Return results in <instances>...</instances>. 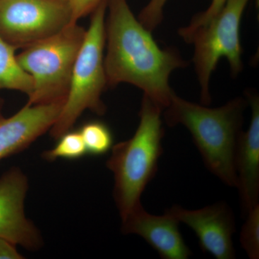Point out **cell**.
<instances>
[{
  "label": "cell",
  "instance_id": "17",
  "mask_svg": "<svg viewBox=\"0 0 259 259\" xmlns=\"http://www.w3.org/2000/svg\"><path fill=\"white\" fill-rule=\"evenodd\" d=\"M168 0H150L139 16L140 23L152 32L161 23L163 18V8Z\"/></svg>",
  "mask_w": 259,
  "mask_h": 259
},
{
  "label": "cell",
  "instance_id": "6",
  "mask_svg": "<svg viewBox=\"0 0 259 259\" xmlns=\"http://www.w3.org/2000/svg\"><path fill=\"white\" fill-rule=\"evenodd\" d=\"M248 1L227 0L221 11L205 25L191 31L179 30L186 42L194 44L193 62L203 105L211 103L209 82L222 58L229 63L233 76L243 69L240 27Z\"/></svg>",
  "mask_w": 259,
  "mask_h": 259
},
{
  "label": "cell",
  "instance_id": "9",
  "mask_svg": "<svg viewBox=\"0 0 259 259\" xmlns=\"http://www.w3.org/2000/svg\"><path fill=\"white\" fill-rule=\"evenodd\" d=\"M28 180L18 168L0 177V238L30 250L38 249L42 238L25 214Z\"/></svg>",
  "mask_w": 259,
  "mask_h": 259
},
{
  "label": "cell",
  "instance_id": "15",
  "mask_svg": "<svg viewBox=\"0 0 259 259\" xmlns=\"http://www.w3.org/2000/svg\"><path fill=\"white\" fill-rule=\"evenodd\" d=\"M55 147L42 153V158L54 161L58 158L74 160L87 153L86 148L79 131H68L59 137Z\"/></svg>",
  "mask_w": 259,
  "mask_h": 259
},
{
  "label": "cell",
  "instance_id": "18",
  "mask_svg": "<svg viewBox=\"0 0 259 259\" xmlns=\"http://www.w3.org/2000/svg\"><path fill=\"white\" fill-rule=\"evenodd\" d=\"M105 0H66L71 12V23H78L81 18L93 13Z\"/></svg>",
  "mask_w": 259,
  "mask_h": 259
},
{
  "label": "cell",
  "instance_id": "13",
  "mask_svg": "<svg viewBox=\"0 0 259 259\" xmlns=\"http://www.w3.org/2000/svg\"><path fill=\"white\" fill-rule=\"evenodd\" d=\"M15 49L0 35V90L20 92L30 97L32 81L19 64Z\"/></svg>",
  "mask_w": 259,
  "mask_h": 259
},
{
  "label": "cell",
  "instance_id": "10",
  "mask_svg": "<svg viewBox=\"0 0 259 259\" xmlns=\"http://www.w3.org/2000/svg\"><path fill=\"white\" fill-rule=\"evenodd\" d=\"M64 102L26 104L11 117L0 114V160L23 151L55 123Z\"/></svg>",
  "mask_w": 259,
  "mask_h": 259
},
{
  "label": "cell",
  "instance_id": "3",
  "mask_svg": "<svg viewBox=\"0 0 259 259\" xmlns=\"http://www.w3.org/2000/svg\"><path fill=\"white\" fill-rule=\"evenodd\" d=\"M162 111L144 95L136 133L131 139L112 146L107 161L114 175V199L122 221L142 207L141 195L157 172L164 136Z\"/></svg>",
  "mask_w": 259,
  "mask_h": 259
},
{
  "label": "cell",
  "instance_id": "19",
  "mask_svg": "<svg viewBox=\"0 0 259 259\" xmlns=\"http://www.w3.org/2000/svg\"><path fill=\"white\" fill-rule=\"evenodd\" d=\"M226 1L227 0H212V3L205 11L196 15L192 19V22L188 26L181 28L180 30L191 31V30H193L194 29L205 25L221 11L224 5L226 4Z\"/></svg>",
  "mask_w": 259,
  "mask_h": 259
},
{
  "label": "cell",
  "instance_id": "11",
  "mask_svg": "<svg viewBox=\"0 0 259 259\" xmlns=\"http://www.w3.org/2000/svg\"><path fill=\"white\" fill-rule=\"evenodd\" d=\"M245 96L251 108V120L240 136L235 156L236 188L244 214L259 204V98L250 91Z\"/></svg>",
  "mask_w": 259,
  "mask_h": 259
},
{
  "label": "cell",
  "instance_id": "12",
  "mask_svg": "<svg viewBox=\"0 0 259 259\" xmlns=\"http://www.w3.org/2000/svg\"><path fill=\"white\" fill-rule=\"evenodd\" d=\"M125 234L142 237L163 259H187L192 253L186 245L178 221L171 214L155 215L141 207L122 221Z\"/></svg>",
  "mask_w": 259,
  "mask_h": 259
},
{
  "label": "cell",
  "instance_id": "8",
  "mask_svg": "<svg viewBox=\"0 0 259 259\" xmlns=\"http://www.w3.org/2000/svg\"><path fill=\"white\" fill-rule=\"evenodd\" d=\"M166 212L190 227L195 233L201 248L217 259L236 258L233 236L236 222L233 211L225 202H218L199 209L172 206Z\"/></svg>",
  "mask_w": 259,
  "mask_h": 259
},
{
  "label": "cell",
  "instance_id": "1",
  "mask_svg": "<svg viewBox=\"0 0 259 259\" xmlns=\"http://www.w3.org/2000/svg\"><path fill=\"white\" fill-rule=\"evenodd\" d=\"M105 22L106 55L104 59L107 86L127 83L164 110L173 90L170 75L187 63L173 49H162L134 16L127 0H108Z\"/></svg>",
  "mask_w": 259,
  "mask_h": 259
},
{
  "label": "cell",
  "instance_id": "2",
  "mask_svg": "<svg viewBox=\"0 0 259 259\" xmlns=\"http://www.w3.org/2000/svg\"><path fill=\"white\" fill-rule=\"evenodd\" d=\"M248 105L247 100L238 97L223 106L209 108L175 93L163 116L168 126L187 127L209 171L226 185L236 188L235 156Z\"/></svg>",
  "mask_w": 259,
  "mask_h": 259
},
{
  "label": "cell",
  "instance_id": "21",
  "mask_svg": "<svg viewBox=\"0 0 259 259\" xmlns=\"http://www.w3.org/2000/svg\"><path fill=\"white\" fill-rule=\"evenodd\" d=\"M2 107H3V102L0 100V114H1Z\"/></svg>",
  "mask_w": 259,
  "mask_h": 259
},
{
  "label": "cell",
  "instance_id": "16",
  "mask_svg": "<svg viewBox=\"0 0 259 259\" xmlns=\"http://www.w3.org/2000/svg\"><path fill=\"white\" fill-rule=\"evenodd\" d=\"M240 241L250 259L259 258V204L246 214Z\"/></svg>",
  "mask_w": 259,
  "mask_h": 259
},
{
  "label": "cell",
  "instance_id": "4",
  "mask_svg": "<svg viewBox=\"0 0 259 259\" xmlns=\"http://www.w3.org/2000/svg\"><path fill=\"white\" fill-rule=\"evenodd\" d=\"M107 2H102L92 13L90 27L86 30L73 68L67 96L57 120L50 129L51 136L54 139L71 131L86 110L103 115L106 110L101 97L107 86L104 64Z\"/></svg>",
  "mask_w": 259,
  "mask_h": 259
},
{
  "label": "cell",
  "instance_id": "5",
  "mask_svg": "<svg viewBox=\"0 0 259 259\" xmlns=\"http://www.w3.org/2000/svg\"><path fill=\"white\" fill-rule=\"evenodd\" d=\"M85 33L86 30L78 23H71L17 55L19 64L32 81L28 105L65 101Z\"/></svg>",
  "mask_w": 259,
  "mask_h": 259
},
{
  "label": "cell",
  "instance_id": "20",
  "mask_svg": "<svg viewBox=\"0 0 259 259\" xmlns=\"http://www.w3.org/2000/svg\"><path fill=\"white\" fill-rule=\"evenodd\" d=\"M16 245L11 242L0 238V259H21L23 255L16 249Z\"/></svg>",
  "mask_w": 259,
  "mask_h": 259
},
{
  "label": "cell",
  "instance_id": "14",
  "mask_svg": "<svg viewBox=\"0 0 259 259\" xmlns=\"http://www.w3.org/2000/svg\"><path fill=\"white\" fill-rule=\"evenodd\" d=\"M79 131L89 154L101 156L110 151L113 146L111 131L101 122H88Z\"/></svg>",
  "mask_w": 259,
  "mask_h": 259
},
{
  "label": "cell",
  "instance_id": "7",
  "mask_svg": "<svg viewBox=\"0 0 259 259\" xmlns=\"http://www.w3.org/2000/svg\"><path fill=\"white\" fill-rule=\"evenodd\" d=\"M71 23L66 0H0V35L16 50Z\"/></svg>",
  "mask_w": 259,
  "mask_h": 259
}]
</instances>
